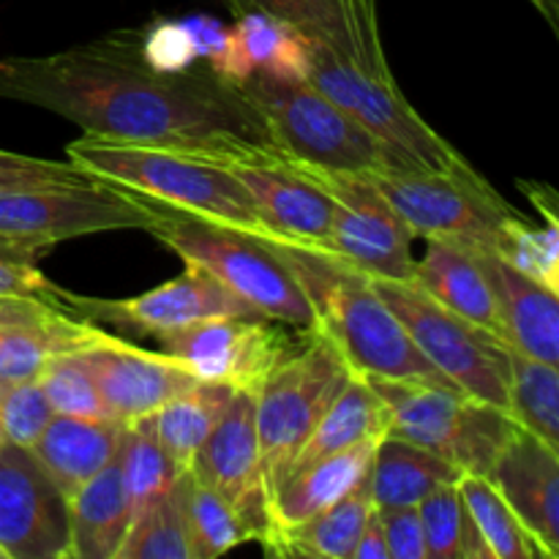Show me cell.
I'll return each mask as SVG.
<instances>
[{
  "mask_svg": "<svg viewBox=\"0 0 559 559\" xmlns=\"http://www.w3.org/2000/svg\"><path fill=\"white\" fill-rule=\"evenodd\" d=\"M0 98L41 107L104 140L180 153L273 147L238 85L207 63L180 74L151 69L136 33H109L38 58H0Z\"/></svg>",
  "mask_w": 559,
  "mask_h": 559,
  "instance_id": "6da1fadb",
  "label": "cell"
},
{
  "mask_svg": "<svg viewBox=\"0 0 559 559\" xmlns=\"http://www.w3.org/2000/svg\"><path fill=\"white\" fill-rule=\"evenodd\" d=\"M309 295L320 331L333 338L344 364L366 380L448 382L413 344L409 333L377 293L374 278L336 254L265 238ZM453 385V382H451Z\"/></svg>",
  "mask_w": 559,
  "mask_h": 559,
  "instance_id": "7a4b0ae2",
  "label": "cell"
},
{
  "mask_svg": "<svg viewBox=\"0 0 559 559\" xmlns=\"http://www.w3.org/2000/svg\"><path fill=\"white\" fill-rule=\"evenodd\" d=\"M66 162L87 178L118 186L167 211L265 235L240 180L213 158L82 134L66 145Z\"/></svg>",
  "mask_w": 559,
  "mask_h": 559,
  "instance_id": "3957f363",
  "label": "cell"
},
{
  "mask_svg": "<svg viewBox=\"0 0 559 559\" xmlns=\"http://www.w3.org/2000/svg\"><path fill=\"white\" fill-rule=\"evenodd\" d=\"M147 233L175 251L183 265L207 271L267 320L298 333L320 328L304 284L260 235L167 207H162L158 222Z\"/></svg>",
  "mask_w": 559,
  "mask_h": 559,
  "instance_id": "277c9868",
  "label": "cell"
},
{
  "mask_svg": "<svg viewBox=\"0 0 559 559\" xmlns=\"http://www.w3.org/2000/svg\"><path fill=\"white\" fill-rule=\"evenodd\" d=\"M238 87L265 123L273 147L293 162L355 175L402 173L385 147L309 80H282L257 69Z\"/></svg>",
  "mask_w": 559,
  "mask_h": 559,
  "instance_id": "5b68a950",
  "label": "cell"
},
{
  "mask_svg": "<svg viewBox=\"0 0 559 559\" xmlns=\"http://www.w3.org/2000/svg\"><path fill=\"white\" fill-rule=\"evenodd\" d=\"M369 385L385 404L388 437L426 448L464 475H489L519 429L511 413L451 382L369 380Z\"/></svg>",
  "mask_w": 559,
  "mask_h": 559,
  "instance_id": "8992f818",
  "label": "cell"
},
{
  "mask_svg": "<svg viewBox=\"0 0 559 559\" xmlns=\"http://www.w3.org/2000/svg\"><path fill=\"white\" fill-rule=\"evenodd\" d=\"M304 338L306 342L298 349H289L254 391L257 440L267 502L287 478L317 420L353 377L325 331L317 328L304 333Z\"/></svg>",
  "mask_w": 559,
  "mask_h": 559,
  "instance_id": "52a82bcc",
  "label": "cell"
},
{
  "mask_svg": "<svg viewBox=\"0 0 559 559\" xmlns=\"http://www.w3.org/2000/svg\"><path fill=\"white\" fill-rule=\"evenodd\" d=\"M309 82L374 136L402 173H453L473 164L437 134L388 71H369L314 44Z\"/></svg>",
  "mask_w": 559,
  "mask_h": 559,
  "instance_id": "ba28073f",
  "label": "cell"
},
{
  "mask_svg": "<svg viewBox=\"0 0 559 559\" xmlns=\"http://www.w3.org/2000/svg\"><path fill=\"white\" fill-rule=\"evenodd\" d=\"M374 287L418 353L448 382L508 413V360L500 336L459 317L413 282L374 278Z\"/></svg>",
  "mask_w": 559,
  "mask_h": 559,
  "instance_id": "9c48e42d",
  "label": "cell"
},
{
  "mask_svg": "<svg viewBox=\"0 0 559 559\" xmlns=\"http://www.w3.org/2000/svg\"><path fill=\"white\" fill-rule=\"evenodd\" d=\"M369 178L415 238L497 251L506 227L519 216L475 167L453 173H377Z\"/></svg>",
  "mask_w": 559,
  "mask_h": 559,
  "instance_id": "30bf717a",
  "label": "cell"
},
{
  "mask_svg": "<svg viewBox=\"0 0 559 559\" xmlns=\"http://www.w3.org/2000/svg\"><path fill=\"white\" fill-rule=\"evenodd\" d=\"M162 207L102 180L0 191V238L55 246L120 229H151Z\"/></svg>",
  "mask_w": 559,
  "mask_h": 559,
  "instance_id": "8fae6325",
  "label": "cell"
},
{
  "mask_svg": "<svg viewBox=\"0 0 559 559\" xmlns=\"http://www.w3.org/2000/svg\"><path fill=\"white\" fill-rule=\"evenodd\" d=\"M293 164L333 202L331 235L322 251H331L371 278H388V282L413 278V229L402 222L369 175L336 173L300 162Z\"/></svg>",
  "mask_w": 559,
  "mask_h": 559,
  "instance_id": "7c38bea8",
  "label": "cell"
},
{
  "mask_svg": "<svg viewBox=\"0 0 559 559\" xmlns=\"http://www.w3.org/2000/svg\"><path fill=\"white\" fill-rule=\"evenodd\" d=\"M158 349L194 380L235 391H257L273 366L293 349L282 322L267 317H211L156 336Z\"/></svg>",
  "mask_w": 559,
  "mask_h": 559,
  "instance_id": "4fadbf2b",
  "label": "cell"
},
{
  "mask_svg": "<svg viewBox=\"0 0 559 559\" xmlns=\"http://www.w3.org/2000/svg\"><path fill=\"white\" fill-rule=\"evenodd\" d=\"M194 156L213 158L240 180L265 227L260 238H278L309 249H322L328 243L333 218L331 197L276 147L249 145Z\"/></svg>",
  "mask_w": 559,
  "mask_h": 559,
  "instance_id": "5bb4252c",
  "label": "cell"
},
{
  "mask_svg": "<svg viewBox=\"0 0 559 559\" xmlns=\"http://www.w3.org/2000/svg\"><path fill=\"white\" fill-rule=\"evenodd\" d=\"M58 300L82 320L123 328L129 333L153 338L175 328L191 325V322L211 320V317H262L233 289H227L218 278L197 265H186L180 276L134 298H82V295L60 289Z\"/></svg>",
  "mask_w": 559,
  "mask_h": 559,
  "instance_id": "9a60e30c",
  "label": "cell"
},
{
  "mask_svg": "<svg viewBox=\"0 0 559 559\" xmlns=\"http://www.w3.org/2000/svg\"><path fill=\"white\" fill-rule=\"evenodd\" d=\"M0 557L71 559L69 500L31 448H0Z\"/></svg>",
  "mask_w": 559,
  "mask_h": 559,
  "instance_id": "2e32d148",
  "label": "cell"
},
{
  "mask_svg": "<svg viewBox=\"0 0 559 559\" xmlns=\"http://www.w3.org/2000/svg\"><path fill=\"white\" fill-rule=\"evenodd\" d=\"M254 407V391H235L224 418L191 459L189 473L218 491L254 530V540H262L267 535V491Z\"/></svg>",
  "mask_w": 559,
  "mask_h": 559,
  "instance_id": "e0dca14e",
  "label": "cell"
},
{
  "mask_svg": "<svg viewBox=\"0 0 559 559\" xmlns=\"http://www.w3.org/2000/svg\"><path fill=\"white\" fill-rule=\"evenodd\" d=\"M76 358L96 382L109 415L120 424L153 413L164 402L200 382L162 349L151 353L107 333H102L87 347L76 349Z\"/></svg>",
  "mask_w": 559,
  "mask_h": 559,
  "instance_id": "ac0fdd59",
  "label": "cell"
},
{
  "mask_svg": "<svg viewBox=\"0 0 559 559\" xmlns=\"http://www.w3.org/2000/svg\"><path fill=\"white\" fill-rule=\"evenodd\" d=\"M235 14H265L311 44L369 71H388L377 27V0H224Z\"/></svg>",
  "mask_w": 559,
  "mask_h": 559,
  "instance_id": "d6986e66",
  "label": "cell"
},
{
  "mask_svg": "<svg viewBox=\"0 0 559 559\" xmlns=\"http://www.w3.org/2000/svg\"><path fill=\"white\" fill-rule=\"evenodd\" d=\"M546 559L559 557V451L516 429L489 473Z\"/></svg>",
  "mask_w": 559,
  "mask_h": 559,
  "instance_id": "ffe728a7",
  "label": "cell"
},
{
  "mask_svg": "<svg viewBox=\"0 0 559 559\" xmlns=\"http://www.w3.org/2000/svg\"><path fill=\"white\" fill-rule=\"evenodd\" d=\"M500 314L502 342L544 364H559V295L508 265L495 251L475 249Z\"/></svg>",
  "mask_w": 559,
  "mask_h": 559,
  "instance_id": "44dd1931",
  "label": "cell"
},
{
  "mask_svg": "<svg viewBox=\"0 0 559 559\" xmlns=\"http://www.w3.org/2000/svg\"><path fill=\"white\" fill-rule=\"evenodd\" d=\"M377 442L380 440L360 442L287 475L267 502V535L260 540L262 549L267 551L278 535L309 522L317 513L358 489L369 478Z\"/></svg>",
  "mask_w": 559,
  "mask_h": 559,
  "instance_id": "7402d4cb",
  "label": "cell"
},
{
  "mask_svg": "<svg viewBox=\"0 0 559 559\" xmlns=\"http://www.w3.org/2000/svg\"><path fill=\"white\" fill-rule=\"evenodd\" d=\"M123 424L115 418H69L52 415L31 453L55 480L66 500L76 495L96 473L112 462Z\"/></svg>",
  "mask_w": 559,
  "mask_h": 559,
  "instance_id": "603a6c76",
  "label": "cell"
},
{
  "mask_svg": "<svg viewBox=\"0 0 559 559\" xmlns=\"http://www.w3.org/2000/svg\"><path fill=\"white\" fill-rule=\"evenodd\" d=\"M409 282L473 325L502 338L495 295L475 249L453 240L426 238V251L420 260H415Z\"/></svg>",
  "mask_w": 559,
  "mask_h": 559,
  "instance_id": "cb8c5ba5",
  "label": "cell"
},
{
  "mask_svg": "<svg viewBox=\"0 0 559 559\" xmlns=\"http://www.w3.org/2000/svg\"><path fill=\"white\" fill-rule=\"evenodd\" d=\"M131 530V502L120 475L118 451L69 500L71 559H118Z\"/></svg>",
  "mask_w": 559,
  "mask_h": 559,
  "instance_id": "d4e9b609",
  "label": "cell"
},
{
  "mask_svg": "<svg viewBox=\"0 0 559 559\" xmlns=\"http://www.w3.org/2000/svg\"><path fill=\"white\" fill-rule=\"evenodd\" d=\"M462 469L448 459L413 445L399 437H382L369 469V491L374 508L418 506L442 486L459 484Z\"/></svg>",
  "mask_w": 559,
  "mask_h": 559,
  "instance_id": "484cf974",
  "label": "cell"
},
{
  "mask_svg": "<svg viewBox=\"0 0 559 559\" xmlns=\"http://www.w3.org/2000/svg\"><path fill=\"white\" fill-rule=\"evenodd\" d=\"M388 435V413L382 399L364 377H349L344 391L333 399L331 407L317 420L314 431L295 456L287 475L320 462V459L342 453L347 448L369 440H382Z\"/></svg>",
  "mask_w": 559,
  "mask_h": 559,
  "instance_id": "4316f807",
  "label": "cell"
},
{
  "mask_svg": "<svg viewBox=\"0 0 559 559\" xmlns=\"http://www.w3.org/2000/svg\"><path fill=\"white\" fill-rule=\"evenodd\" d=\"M235 388L218 385V382H194L183 393L164 402L153 413L134 418L142 429L156 437L158 445L175 459L183 469H189L191 459L200 451L218 420L227 413Z\"/></svg>",
  "mask_w": 559,
  "mask_h": 559,
  "instance_id": "83f0119b",
  "label": "cell"
},
{
  "mask_svg": "<svg viewBox=\"0 0 559 559\" xmlns=\"http://www.w3.org/2000/svg\"><path fill=\"white\" fill-rule=\"evenodd\" d=\"M96 322L80 320L71 311L0 328V380H36L52 360L76 353L102 336Z\"/></svg>",
  "mask_w": 559,
  "mask_h": 559,
  "instance_id": "f1b7e54d",
  "label": "cell"
},
{
  "mask_svg": "<svg viewBox=\"0 0 559 559\" xmlns=\"http://www.w3.org/2000/svg\"><path fill=\"white\" fill-rule=\"evenodd\" d=\"M374 511V500L369 491V478L317 513L309 522L287 530L273 540L267 555L273 557H311V559H353L355 544L360 538L366 519Z\"/></svg>",
  "mask_w": 559,
  "mask_h": 559,
  "instance_id": "f546056e",
  "label": "cell"
},
{
  "mask_svg": "<svg viewBox=\"0 0 559 559\" xmlns=\"http://www.w3.org/2000/svg\"><path fill=\"white\" fill-rule=\"evenodd\" d=\"M508 413L519 429L559 451V374L555 364L519 353L506 342Z\"/></svg>",
  "mask_w": 559,
  "mask_h": 559,
  "instance_id": "4dcf8cb0",
  "label": "cell"
},
{
  "mask_svg": "<svg viewBox=\"0 0 559 559\" xmlns=\"http://www.w3.org/2000/svg\"><path fill=\"white\" fill-rule=\"evenodd\" d=\"M118 464L123 475L126 495L131 502V522L140 519L147 508L173 491L180 475L186 473L167 451L156 442V437L140 424L129 420L123 424L118 442Z\"/></svg>",
  "mask_w": 559,
  "mask_h": 559,
  "instance_id": "1f68e13d",
  "label": "cell"
},
{
  "mask_svg": "<svg viewBox=\"0 0 559 559\" xmlns=\"http://www.w3.org/2000/svg\"><path fill=\"white\" fill-rule=\"evenodd\" d=\"M180 480H183V516L191 559H216L246 540H254V530L218 491L202 484L189 469Z\"/></svg>",
  "mask_w": 559,
  "mask_h": 559,
  "instance_id": "d6a6232c",
  "label": "cell"
},
{
  "mask_svg": "<svg viewBox=\"0 0 559 559\" xmlns=\"http://www.w3.org/2000/svg\"><path fill=\"white\" fill-rule=\"evenodd\" d=\"M459 495L491 559H546L489 475H462Z\"/></svg>",
  "mask_w": 559,
  "mask_h": 559,
  "instance_id": "836d02e7",
  "label": "cell"
},
{
  "mask_svg": "<svg viewBox=\"0 0 559 559\" xmlns=\"http://www.w3.org/2000/svg\"><path fill=\"white\" fill-rule=\"evenodd\" d=\"M118 559H191L183 516V480H178L164 500L131 522Z\"/></svg>",
  "mask_w": 559,
  "mask_h": 559,
  "instance_id": "e575fe53",
  "label": "cell"
},
{
  "mask_svg": "<svg viewBox=\"0 0 559 559\" xmlns=\"http://www.w3.org/2000/svg\"><path fill=\"white\" fill-rule=\"evenodd\" d=\"M497 257L535 278L546 289L559 295V218L546 216L544 227L516 216L502 233Z\"/></svg>",
  "mask_w": 559,
  "mask_h": 559,
  "instance_id": "d590c367",
  "label": "cell"
},
{
  "mask_svg": "<svg viewBox=\"0 0 559 559\" xmlns=\"http://www.w3.org/2000/svg\"><path fill=\"white\" fill-rule=\"evenodd\" d=\"M36 380L38 385H41L44 396H47L55 415L93 420L112 418L107 404H104L102 393H98L96 382L87 374V369L82 366V360L76 358V353L52 360Z\"/></svg>",
  "mask_w": 559,
  "mask_h": 559,
  "instance_id": "8d00e7d4",
  "label": "cell"
},
{
  "mask_svg": "<svg viewBox=\"0 0 559 559\" xmlns=\"http://www.w3.org/2000/svg\"><path fill=\"white\" fill-rule=\"evenodd\" d=\"M52 415L38 380H0V431L5 442L31 448Z\"/></svg>",
  "mask_w": 559,
  "mask_h": 559,
  "instance_id": "74e56055",
  "label": "cell"
},
{
  "mask_svg": "<svg viewBox=\"0 0 559 559\" xmlns=\"http://www.w3.org/2000/svg\"><path fill=\"white\" fill-rule=\"evenodd\" d=\"M415 508L424 530L426 559H462L464 502L459 484L442 486Z\"/></svg>",
  "mask_w": 559,
  "mask_h": 559,
  "instance_id": "f35d334b",
  "label": "cell"
},
{
  "mask_svg": "<svg viewBox=\"0 0 559 559\" xmlns=\"http://www.w3.org/2000/svg\"><path fill=\"white\" fill-rule=\"evenodd\" d=\"M52 246L36 243V240L0 238V295H5V298L58 300L60 287H55L38 267V260Z\"/></svg>",
  "mask_w": 559,
  "mask_h": 559,
  "instance_id": "ab89813d",
  "label": "cell"
},
{
  "mask_svg": "<svg viewBox=\"0 0 559 559\" xmlns=\"http://www.w3.org/2000/svg\"><path fill=\"white\" fill-rule=\"evenodd\" d=\"M136 36L145 63L162 74H180L200 63L183 20H153Z\"/></svg>",
  "mask_w": 559,
  "mask_h": 559,
  "instance_id": "60d3db41",
  "label": "cell"
},
{
  "mask_svg": "<svg viewBox=\"0 0 559 559\" xmlns=\"http://www.w3.org/2000/svg\"><path fill=\"white\" fill-rule=\"evenodd\" d=\"M91 180L71 162H49V158L25 156V153L0 147V191L33 189V186L85 183Z\"/></svg>",
  "mask_w": 559,
  "mask_h": 559,
  "instance_id": "b9f144b4",
  "label": "cell"
},
{
  "mask_svg": "<svg viewBox=\"0 0 559 559\" xmlns=\"http://www.w3.org/2000/svg\"><path fill=\"white\" fill-rule=\"evenodd\" d=\"M391 559H426L424 530L415 506L377 508Z\"/></svg>",
  "mask_w": 559,
  "mask_h": 559,
  "instance_id": "7bdbcfd3",
  "label": "cell"
},
{
  "mask_svg": "<svg viewBox=\"0 0 559 559\" xmlns=\"http://www.w3.org/2000/svg\"><path fill=\"white\" fill-rule=\"evenodd\" d=\"M311 52H314V44L306 36H300L298 31L284 25L282 36H278L276 47H273L271 58H267L262 71L282 76V80H309Z\"/></svg>",
  "mask_w": 559,
  "mask_h": 559,
  "instance_id": "ee69618b",
  "label": "cell"
},
{
  "mask_svg": "<svg viewBox=\"0 0 559 559\" xmlns=\"http://www.w3.org/2000/svg\"><path fill=\"white\" fill-rule=\"evenodd\" d=\"M233 27L235 33H238L240 41H243L254 69H265L267 58H271L273 47H276L278 36H282L284 31L282 22H276L273 16L265 14H240Z\"/></svg>",
  "mask_w": 559,
  "mask_h": 559,
  "instance_id": "f6af8a7d",
  "label": "cell"
},
{
  "mask_svg": "<svg viewBox=\"0 0 559 559\" xmlns=\"http://www.w3.org/2000/svg\"><path fill=\"white\" fill-rule=\"evenodd\" d=\"M58 300L44 298H5L0 295V325H27V322L47 320V317L63 314Z\"/></svg>",
  "mask_w": 559,
  "mask_h": 559,
  "instance_id": "bcb514c9",
  "label": "cell"
},
{
  "mask_svg": "<svg viewBox=\"0 0 559 559\" xmlns=\"http://www.w3.org/2000/svg\"><path fill=\"white\" fill-rule=\"evenodd\" d=\"M183 25H186V31H189L191 44H194V52H197V60H200V63H207V58H211V55L222 47L224 36H227V31H229L227 25H222V22L213 20V16H205V14L186 16Z\"/></svg>",
  "mask_w": 559,
  "mask_h": 559,
  "instance_id": "7dc6e473",
  "label": "cell"
},
{
  "mask_svg": "<svg viewBox=\"0 0 559 559\" xmlns=\"http://www.w3.org/2000/svg\"><path fill=\"white\" fill-rule=\"evenodd\" d=\"M353 559H391L388 555V540L385 533H382V522L377 516V508L371 511V516L366 519L364 530H360V538L355 544Z\"/></svg>",
  "mask_w": 559,
  "mask_h": 559,
  "instance_id": "c3c4849f",
  "label": "cell"
},
{
  "mask_svg": "<svg viewBox=\"0 0 559 559\" xmlns=\"http://www.w3.org/2000/svg\"><path fill=\"white\" fill-rule=\"evenodd\" d=\"M530 3L544 14V20L549 22L551 31L559 33V0H530Z\"/></svg>",
  "mask_w": 559,
  "mask_h": 559,
  "instance_id": "681fc988",
  "label": "cell"
},
{
  "mask_svg": "<svg viewBox=\"0 0 559 559\" xmlns=\"http://www.w3.org/2000/svg\"><path fill=\"white\" fill-rule=\"evenodd\" d=\"M5 445V437H3V431H0V448Z\"/></svg>",
  "mask_w": 559,
  "mask_h": 559,
  "instance_id": "f907efd6",
  "label": "cell"
},
{
  "mask_svg": "<svg viewBox=\"0 0 559 559\" xmlns=\"http://www.w3.org/2000/svg\"><path fill=\"white\" fill-rule=\"evenodd\" d=\"M0 559H3V557H0Z\"/></svg>",
  "mask_w": 559,
  "mask_h": 559,
  "instance_id": "816d5d0a",
  "label": "cell"
},
{
  "mask_svg": "<svg viewBox=\"0 0 559 559\" xmlns=\"http://www.w3.org/2000/svg\"><path fill=\"white\" fill-rule=\"evenodd\" d=\"M0 328H3V325H0Z\"/></svg>",
  "mask_w": 559,
  "mask_h": 559,
  "instance_id": "f5cc1de1",
  "label": "cell"
}]
</instances>
